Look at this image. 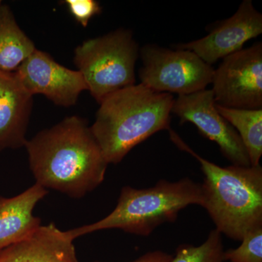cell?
<instances>
[{
	"instance_id": "cell-1",
	"label": "cell",
	"mask_w": 262,
	"mask_h": 262,
	"mask_svg": "<svg viewBox=\"0 0 262 262\" xmlns=\"http://www.w3.org/2000/svg\"><path fill=\"white\" fill-rule=\"evenodd\" d=\"M25 147L36 183L46 189L81 198L104 180L108 164L91 126L80 117L40 131Z\"/></svg>"
},
{
	"instance_id": "cell-2",
	"label": "cell",
	"mask_w": 262,
	"mask_h": 262,
	"mask_svg": "<svg viewBox=\"0 0 262 262\" xmlns=\"http://www.w3.org/2000/svg\"><path fill=\"white\" fill-rule=\"evenodd\" d=\"M175 98L134 84L100 103L91 131L108 164L120 163L136 146L150 136L170 130Z\"/></svg>"
},
{
	"instance_id": "cell-3",
	"label": "cell",
	"mask_w": 262,
	"mask_h": 262,
	"mask_svg": "<svg viewBox=\"0 0 262 262\" xmlns=\"http://www.w3.org/2000/svg\"><path fill=\"white\" fill-rule=\"evenodd\" d=\"M170 139L201 164L203 202L215 229L229 238L241 241L248 232L262 227V168L221 167L194 152L174 131Z\"/></svg>"
},
{
	"instance_id": "cell-4",
	"label": "cell",
	"mask_w": 262,
	"mask_h": 262,
	"mask_svg": "<svg viewBox=\"0 0 262 262\" xmlns=\"http://www.w3.org/2000/svg\"><path fill=\"white\" fill-rule=\"evenodd\" d=\"M203 202L201 184L189 178L177 182L160 180L152 187L121 189L115 209L107 216L91 225L68 230L73 239L103 229H119L147 237L157 227L177 220L179 212Z\"/></svg>"
},
{
	"instance_id": "cell-5",
	"label": "cell",
	"mask_w": 262,
	"mask_h": 262,
	"mask_svg": "<svg viewBox=\"0 0 262 262\" xmlns=\"http://www.w3.org/2000/svg\"><path fill=\"white\" fill-rule=\"evenodd\" d=\"M139 51L133 33L124 29L88 39L76 48L77 71L99 104L114 93L136 84Z\"/></svg>"
},
{
	"instance_id": "cell-6",
	"label": "cell",
	"mask_w": 262,
	"mask_h": 262,
	"mask_svg": "<svg viewBox=\"0 0 262 262\" xmlns=\"http://www.w3.org/2000/svg\"><path fill=\"white\" fill-rule=\"evenodd\" d=\"M139 56L141 83L155 92L192 94L212 82L214 69L192 51L146 45Z\"/></svg>"
},
{
	"instance_id": "cell-7",
	"label": "cell",
	"mask_w": 262,
	"mask_h": 262,
	"mask_svg": "<svg viewBox=\"0 0 262 262\" xmlns=\"http://www.w3.org/2000/svg\"><path fill=\"white\" fill-rule=\"evenodd\" d=\"M215 104L225 107L262 108V44L258 42L223 58L213 78Z\"/></svg>"
},
{
	"instance_id": "cell-8",
	"label": "cell",
	"mask_w": 262,
	"mask_h": 262,
	"mask_svg": "<svg viewBox=\"0 0 262 262\" xmlns=\"http://www.w3.org/2000/svg\"><path fill=\"white\" fill-rule=\"evenodd\" d=\"M172 114L179 117L181 124L191 122L195 125L202 135L219 146L232 165L251 166L247 151L237 131L216 110L211 90L179 96L174 101Z\"/></svg>"
},
{
	"instance_id": "cell-9",
	"label": "cell",
	"mask_w": 262,
	"mask_h": 262,
	"mask_svg": "<svg viewBox=\"0 0 262 262\" xmlns=\"http://www.w3.org/2000/svg\"><path fill=\"white\" fill-rule=\"evenodd\" d=\"M15 72L31 94L44 95L58 106H74L81 93L88 91L79 71L59 64L49 54L37 48Z\"/></svg>"
},
{
	"instance_id": "cell-10",
	"label": "cell",
	"mask_w": 262,
	"mask_h": 262,
	"mask_svg": "<svg viewBox=\"0 0 262 262\" xmlns=\"http://www.w3.org/2000/svg\"><path fill=\"white\" fill-rule=\"evenodd\" d=\"M262 33V15L251 0H244L230 18L221 22L206 37L175 46L195 53L207 64L243 49L245 43Z\"/></svg>"
},
{
	"instance_id": "cell-11",
	"label": "cell",
	"mask_w": 262,
	"mask_h": 262,
	"mask_svg": "<svg viewBox=\"0 0 262 262\" xmlns=\"http://www.w3.org/2000/svg\"><path fill=\"white\" fill-rule=\"evenodd\" d=\"M33 96L15 72L0 70V151L27 144Z\"/></svg>"
},
{
	"instance_id": "cell-12",
	"label": "cell",
	"mask_w": 262,
	"mask_h": 262,
	"mask_svg": "<svg viewBox=\"0 0 262 262\" xmlns=\"http://www.w3.org/2000/svg\"><path fill=\"white\" fill-rule=\"evenodd\" d=\"M74 239L54 224L40 225L0 251V262H78Z\"/></svg>"
},
{
	"instance_id": "cell-13",
	"label": "cell",
	"mask_w": 262,
	"mask_h": 262,
	"mask_svg": "<svg viewBox=\"0 0 262 262\" xmlns=\"http://www.w3.org/2000/svg\"><path fill=\"white\" fill-rule=\"evenodd\" d=\"M48 193L35 183L27 190L13 198L0 196V251L21 241L41 225L34 216L36 205Z\"/></svg>"
},
{
	"instance_id": "cell-14",
	"label": "cell",
	"mask_w": 262,
	"mask_h": 262,
	"mask_svg": "<svg viewBox=\"0 0 262 262\" xmlns=\"http://www.w3.org/2000/svg\"><path fill=\"white\" fill-rule=\"evenodd\" d=\"M35 49L32 39L19 27L10 7L0 3V70L15 72Z\"/></svg>"
},
{
	"instance_id": "cell-15",
	"label": "cell",
	"mask_w": 262,
	"mask_h": 262,
	"mask_svg": "<svg viewBox=\"0 0 262 262\" xmlns=\"http://www.w3.org/2000/svg\"><path fill=\"white\" fill-rule=\"evenodd\" d=\"M215 107L237 131L247 151L251 166L260 165L262 156V108L243 110L217 104Z\"/></svg>"
},
{
	"instance_id": "cell-16",
	"label": "cell",
	"mask_w": 262,
	"mask_h": 262,
	"mask_svg": "<svg viewBox=\"0 0 262 262\" xmlns=\"http://www.w3.org/2000/svg\"><path fill=\"white\" fill-rule=\"evenodd\" d=\"M222 235L215 229L201 246L181 245L170 262H229L225 258Z\"/></svg>"
},
{
	"instance_id": "cell-17",
	"label": "cell",
	"mask_w": 262,
	"mask_h": 262,
	"mask_svg": "<svg viewBox=\"0 0 262 262\" xmlns=\"http://www.w3.org/2000/svg\"><path fill=\"white\" fill-rule=\"evenodd\" d=\"M241 244L234 249L225 251L229 262H262V227L248 232Z\"/></svg>"
},
{
	"instance_id": "cell-18",
	"label": "cell",
	"mask_w": 262,
	"mask_h": 262,
	"mask_svg": "<svg viewBox=\"0 0 262 262\" xmlns=\"http://www.w3.org/2000/svg\"><path fill=\"white\" fill-rule=\"evenodd\" d=\"M71 14L83 27H86L90 20L101 13V7L95 0H66Z\"/></svg>"
},
{
	"instance_id": "cell-19",
	"label": "cell",
	"mask_w": 262,
	"mask_h": 262,
	"mask_svg": "<svg viewBox=\"0 0 262 262\" xmlns=\"http://www.w3.org/2000/svg\"><path fill=\"white\" fill-rule=\"evenodd\" d=\"M172 258L173 255L162 251H155L146 253L135 261L131 262H170Z\"/></svg>"
}]
</instances>
